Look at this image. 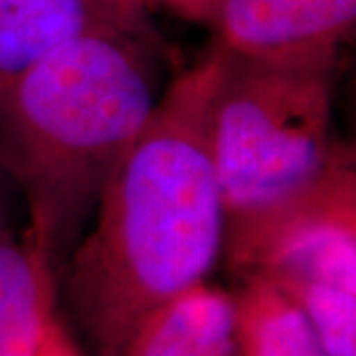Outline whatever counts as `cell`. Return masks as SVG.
<instances>
[{"instance_id": "cell-4", "label": "cell", "mask_w": 356, "mask_h": 356, "mask_svg": "<svg viewBox=\"0 0 356 356\" xmlns=\"http://www.w3.org/2000/svg\"><path fill=\"white\" fill-rule=\"evenodd\" d=\"M250 273L303 311L327 356H356V188L289 229Z\"/></svg>"}, {"instance_id": "cell-10", "label": "cell", "mask_w": 356, "mask_h": 356, "mask_svg": "<svg viewBox=\"0 0 356 356\" xmlns=\"http://www.w3.org/2000/svg\"><path fill=\"white\" fill-rule=\"evenodd\" d=\"M208 0H154L156 8H166L170 13H175L184 20L198 22L206 8Z\"/></svg>"}, {"instance_id": "cell-5", "label": "cell", "mask_w": 356, "mask_h": 356, "mask_svg": "<svg viewBox=\"0 0 356 356\" xmlns=\"http://www.w3.org/2000/svg\"><path fill=\"white\" fill-rule=\"evenodd\" d=\"M198 24L232 58L261 64H339L356 28V0H208Z\"/></svg>"}, {"instance_id": "cell-11", "label": "cell", "mask_w": 356, "mask_h": 356, "mask_svg": "<svg viewBox=\"0 0 356 356\" xmlns=\"http://www.w3.org/2000/svg\"><path fill=\"white\" fill-rule=\"evenodd\" d=\"M40 356H77V353L76 348L72 346V343H70V339L65 337V332L62 331L44 348V353Z\"/></svg>"}, {"instance_id": "cell-3", "label": "cell", "mask_w": 356, "mask_h": 356, "mask_svg": "<svg viewBox=\"0 0 356 356\" xmlns=\"http://www.w3.org/2000/svg\"><path fill=\"white\" fill-rule=\"evenodd\" d=\"M222 54L210 151L224 204V257L250 273L301 220L356 186L355 149L332 135L337 64Z\"/></svg>"}, {"instance_id": "cell-6", "label": "cell", "mask_w": 356, "mask_h": 356, "mask_svg": "<svg viewBox=\"0 0 356 356\" xmlns=\"http://www.w3.org/2000/svg\"><path fill=\"white\" fill-rule=\"evenodd\" d=\"M111 356H242L236 293L204 281L140 318Z\"/></svg>"}, {"instance_id": "cell-2", "label": "cell", "mask_w": 356, "mask_h": 356, "mask_svg": "<svg viewBox=\"0 0 356 356\" xmlns=\"http://www.w3.org/2000/svg\"><path fill=\"white\" fill-rule=\"evenodd\" d=\"M165 88L149 28H103L0 89V168L24 192L26 232L54 261L93 212L103 180Z\"/></svg>"}, {"instance_id": "cell-9", "label": "cell", "mask_w": 356, "mask_h": 356, "mask_svg": "<svg viewBox=\"0 0 356 356\" xmlns=\"http://www.w3.org/2000/svg\"><path fill=\"white\" fill-rule=\"evenodd\" d=\"M242 356H327L303 311L259 273L236 293Z\"/></svg>"}, {"instance_id": "cell-1", "label": "cell", "mask_w": 356, "mask_h": 356, "mask_svg": "<svg viewBox=\"0 0 356 356\" xmlns=\"http://www.w3.org/2000/svg\"><path fill=\"white\" fill-rule=\"evenodd\" d=\"M224 64L210 44L166 83L119 156L74 248L67 293L79 323L111 356L140 318L192 287L224 257L226 220L210 151V103Z\"/></svg>"}, {"instance_id": "cell-8", "label": "cell", "mask_w": 356, "mask_h": 356, "mask_svg": "<svg viewBox=\"0 0 356 356\" xmlns=\"http://www.w3.org/2000/svg\"><path fill=\"white\" fill-rule=\"evenodd\" d=\"M54 257L26 232L0 234V356H40L64 331L54 318Z\"/></svg>"}, {"instance_id": "cell-7", "label": "cell", "mask_w": 356, "mask_h": 356, "mask_svg": "<svg viewBox=\"0 0 356 356\" xmlns=\"http://www.w3.org/2000/svg\"><path fill=\"white\" fill-rule=\"evenodd\" d=\"M103 28H149L105 0H0V89L51 51Z\"/></svg>"}]
</instances>
